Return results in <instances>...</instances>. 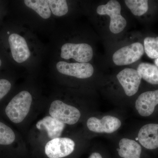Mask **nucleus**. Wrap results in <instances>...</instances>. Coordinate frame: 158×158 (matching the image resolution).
<instances>
[{
	"label": "nucleus",
	"mask_w": 158,
	"mask_h": 158,
	"mask_svg": "<svg viewBox=\"0 0 158 158\" xmlns=\"http://www.w3.org/2000/svg\"><path fill=\"white\" fill-rule=\"evenodd\" d=\"M32 97L30 92L23 90L13 98L6 108V113L10 120L19 123L27 116L31 109Z\"/></svg>",
	"instance_id": "obj_1"
},
{
	"label": "nucleus",
	"mask_w": 158,
	"mask_h": 158,
	"mask_svg": "<svg viewBox=\"0 0 158 158\" xmlns=\"http://www.w3.org/2000/svg\"><path fill=\"white\" fill-rule=\"evenodd\" d=\"M121 10L120 4L116 0H111L106 5L98 6L97 9L98 15L110 16V31L114 34L123 31L127 25L126 20L121 15Z\"/></svg>",
	"instance_id": "obj_2"
},
{
	"label": "nucleus",
	"mask_w": 158,
	"mask_h": 158,
	"mask_svg": "<svg viewBox=\"0 0 158 158\" xmlns=\"http://www.w3.org/2000/svg\"><path fill=\"white\" fill-rule=\"evenodd\" d=\"M49 113L58 121L68 125L76 123L81 116L78 109L58 100L51 103Z\"/></svg>",
	"instance_id": "obj_3"
},
{
	"label": "nucleus",
	"mask_w": 158,
	"mask_h": 158,
	"mask_svg": "<svg viewBox=\"0 0 158 158\" xmlns=\"http://www.w3.org/2000/svg\"><path fill=\"white\" fill-rule=\"evenodd\" d=\"M93 56L92 47L87 44L66 43L61 48V57L66 60L72 58L79 63H87Z\"/></svg>",
	"instance_id": "obj_4"
},
{
	"label": "nucleus",
	"mask_w": 158,
	"mask_h": 158,
	"mask_svg": "<svg viewBox=\"0 0 158 158\" xmlns=\"http://www.w3.org/2000/svg\"><path fill=\"white\" fill-rule=\"evenodd\" d=\"M144 51V47L141 43H134L116 51L113 56V62L118 66L132 64L141 59Z\"/></svg>",
	"instance_id": "obj_5"
},
{
	"label": "nucleus",
	"mask_w": 158,
	"mask_h": 158,
	"mask_svg": "<svg viewBox=\"0 0 158 158\" xmlns=\"http://www.w3.org/2000/svg\"><path fill=\"white\" fill-rule=\"evenodd\" d=\"M74 141L68 138L51 139L46 144L44 151L49 158H62L71 154L75 149Z\"/></svg>",
	"instance_id": "obj_6"
},
{
	"label": "nucleus",
	"mask_w": 158,
	"mask_h": 158,
	"mask_svg": "<svg viewBox=\"0 0 158 158\" xmlns=\"http://www.w3.org/2000/svg\"><path fill=\"white\" fill-rule=\"evenodd\" d=\"M56 68L58 71L62 74L79 79L90 77L94 72L93 66L88 62L68 63L64 61H60L57 63Z\"/></svg>",
	"instance_id": "obj_7"
},
{
	"label": "nucleus",
	"mask_w": 158,
	"mask_h": 158,
	"mask_svg": "<svg viewBox=\"0 0 158 158\" xmlns=\"http://www.w3.org/2000/svg\"><path fill=\"white\" fill-rule=\"evenodd\" d=\"M87 125L88 129L97 133L111 134L116 131L121 126V122L114 116H106L101 119L95 117L88 119Z\"/></svg>",
	"instance_id": "obj_8"
},
{
	"label": "nucleus",
	"mask_w": 158,
	"mask_h": 158,
	"mask_svg": "<svg viewBox=\"0 0 158 158\" xmlns=\"http://www.w3.org/2000/svg\"><path fill=\"white\" fill-rule=\"evenodd\" d=\"M116 77L127 96H133L138 92L142 79L138 71L134 69H124L118 73Z\"/></svg>",
	"instance_id": "obj_9"
},
{
	"label": "nucleus",
	"mask_w": 158,
	"mask_h": 158,
	"mask_svg": "<svg viewBox=\"0 0 158 158\" xmlns=\"http://www.w3.org/2000/svg\"><path fill=\"white\" fill-rule=\"evenodd\" d=\"M9 42L11 55L15 62L23 63L29 59L31 52L24 38L14 33L9 36Z\"/></svg>",
	"instance_id": "obj_10"
},
{
	"label": "nucleus",
	"mask_w": 158,
	"mask_h": 158,
	"mask_svg": "<svg viewBox=\"0 0 158 158\" xmlns=\"http://www.w3.org/2000/svg\"><path fill=\"white\" fill-rule=\"evenodd\" d=\"M158 104V90L141 94L135 102V108L141 116L147 117L153 113Z\"/></svg>",
	"instance_id": "obj_11"
},
{
	"label": "nucleus",
	"mask_w": 158,
	"mask_h": 158,
	"mask_svg": "<svg viewBox=\"0 0 158 158\" xmlns=\"http://www.w3.org/2000/svg\"><path fill=\"white\" fill-rule=\"evenodd\" d=\"M138 139L141 145L147 149L158 148V124L150 123L143 126L139 130Z\"/></svg>",
	"instance_id": "obj_12"
},
{
	"label": "nucleus",
	"mask_w": 158,
	"mask_h": 158,
	"mask_svg": "<svg viewBox=\"0 0 158 158\" xmlns=\"http://www.w3.org/2000/svg\"><path fill=\"white\" fill-rule=\"evenodd\" d=\"M65 124L50 116H46L37 122V129L45 130L48 138L51 139L59 138L65 127Z\"/></svg>",
	"instance_id": "obj_13"
},
{
	"label": "nucleus",
	"mask_w": 158,
	"mask_h": 158,
	"mask_svg": "<svg viewBox=\"0 0 158 158\" xmlns=\"http://www.w3.org/2000/svg\"><path fill=\"white\" fill-rule=\"evenodd\" d=\"M117 148L118 156L121 158H141L142 149L136 141L124 138L119 141Z\"/></svg>",
	"instance_id": "obj_14"
},
{
	"label": "nucleus",
	"mask_w": 158,
	"mask_h": 158,
	"mask_svg": "<svg viewBox=\"0 0 158 158\" xmlns=\"http://www.w3.org/2000/svg\"><path fill=\"white\" fill-rule=\"evenodd\" d=\"M137 70L141 78L152 85H158L157 66L147 62H142L138 65Z\"/></svg>",
	"instance_id": "obj_15"
},
{
	"label": "nucleus",
	"mask_w": 158,
	"mask_h": 158,
	"mask_svg": "<svg viewBox=\"0 0 158 158\" xmlns=\"http://www.w3.org/2000/svg\"><path fill=\"white\" fill-rule=\"evenodd\" d=\"M27 7L31 8L44 19H48L51 16L52 12L47 0H25L24 2Z\"/></svg>",
	"instance_id": "obj_16"
},
{
	"label": "nucleus",
	"mask_w": 158,
	"mask_h": 158,
	"mask_svg": "<svg viewBox=\"0 0 158 158\" xmlns=\"http://www.w3.org/2000/svg\"><path fill=\"white\" fill-rule=\"evenodd\" d=\"M125 3L136 16H141L148 10V1L146 0H126Z\"/></svg>",
	"instance_id": "obj_17"
},
{
	"label": "nucleus",
	"mask_w": 158,
	"mask_h": 158,
	"mask_svg": "<svg viewBox=\"0 0 158 158\" xmlns=\"http://www.w3.org/2000/svg\"><path fill=\"white\" fill-rule=\"evenodd\" d=\"M144 51L151 59L158 58V37H146L144 39Z\"/></svg>",
	"instance_id": "obj_18"
},
{
	"label": "nucleus",
	"mask_w": 158,
	"mask_h": 158,
	"mask_svg": "<svg viewBox=\"0 0 158 158\" xmlns=\"http://www.w3.org/2000/svg\"><path fill=\"white\" fill-rule=\"evenodd\" d=\"M15 139V134L13 130L0 122V144L9 145L14 142Z\"/></svg>",
	"instance_id": "obj_19"
},
{
	"label": "nucleus",
	"mask_w": 158,
	"mask_h": 158,
	"mask_svg": "<svg viewBox=\"0 0 158 158\" xmlns=\"http://www.w3.org/2000/svg\"><path fill=\"white\" fill-rule=\"evenodd\" d=\"M51 12L57 16H62L67 14L68 6L65 0H48Z\"/></svg>",
	"instance_id": "obj_20"
},
{
	"label": "nucleus",
	"mask_w": 158,
	"mask_h": 158,
	"mask_svg": "<svg viewBox=\"0 0 158 158\" xmlns=\"http://www.w3.org/2000/svg\"><path fill=\"white\" fill-rule=\"evenodd\" d=\"M11 87V83L6 79H0V100L9 93Z\"/></svg>",
	"instance_id": "obj_21"
},
{
	"label": "nucleus",
	"mask_w": 158,
	"mask_h": 158,
	"mask_svg": "<svg viewBox=\"0 0 158 158\" xmlns=\"http://www.w3.org/2000/svg\"><path fill=\"white\" fill-rule=\"evenodd\" d=\"M88 158H103L102 156L99 152H93Z\"/></svg>",
	"instance_id": "obj_22"
},
{
	"label": "nucleus",
	"mask_w": 158,
	"mask_h": 158,
	"mask_svg": "<svg viewBox=\"0 0 158 158\" xmlns=\"http://www.w3.org/2000/svg\"><path fill=\"white\" fill-rule=\"evenodd\" d=\"M155 64L156 66L158 67V58L156 59L155 60Z\"/></svg>",
	"instance_id": "obj_23"
},
{
	"label": "nucleus",
	"mask_w": 158,
	"mask_h": 158,
	"mask_svg": "<svg viewBox=\"0 0 158 158\" xmlns=\"http://www.w3.org/2000/svg\"><path fill=\"white\" fill-rule=\"evenodd\" d=\"M2 61H1V59H0V67H1V65H2Z\"/></svg>",
	"instance_id": "obj_24"
}]
</instances>
